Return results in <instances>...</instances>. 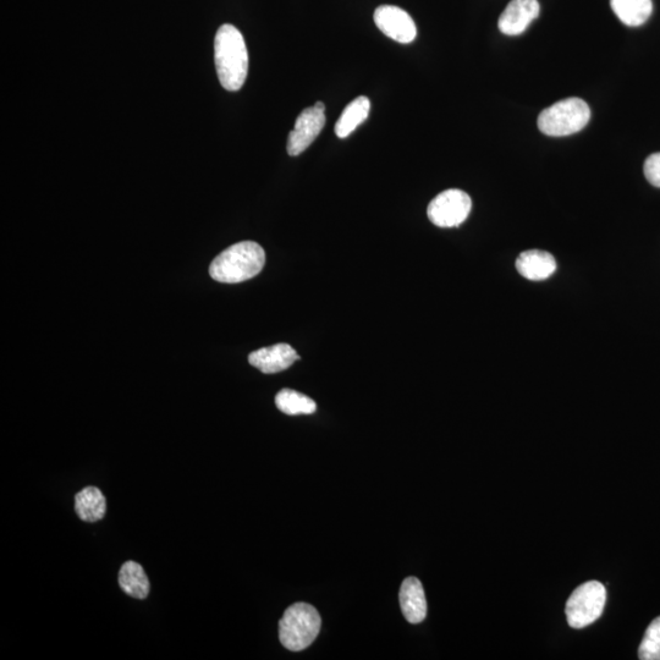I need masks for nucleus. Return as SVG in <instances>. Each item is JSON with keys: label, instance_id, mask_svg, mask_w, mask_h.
I'll list each match as a JSON object with an SVG mask.
<instances>
[{"label": "nucleus", "instance_id": "obj_2", "mask_svg": "<svg viewBox=\"0 0 660 660\" xmlns=\"http://www.w3.org/2000/svg\"><path fill=\"white\" fill-rule=\"evenodd\" d=\"M266 263L263 247L255 241H241L214 258L209 274L219 283L236 284L255 278Z\"/></svg>", "mask_w": 660, "mask_h": 660}, {"label": "nucleus", "instance_id": "obj_8", "mask_svg": "<svg viewBox=\"0 0 660 660\" xmlns=\"http://www.w3.org/2000/svg\"><path fill=\"white\" fill-rule=\"evenodd\" d=\"M374 22L385 36L399 43L415 41L417 29L415 21L405 10L394 5H382L374 11Z\"/></svg>", "mask_w": 660, "mask_h": 660}, {"label": "nucleus", "instance_id": "obj_12", "mask_svg": "<svg viewBox=\"0 0 660 660\" xmlns=\"http://www.w3.org/2000/svg\"><path fill=\"white\" fill-rule=\"evenodd\" d=\"M516 269L522 277L532 282H541L557 271V261L549 252L530 250L517 257Z\"/></svg>", "mask_w": 660, "mask_h": 660}, {"label": "nucleus", "instance_id": "obj_9", "mask_svg": "<svg viewBox=\"0 0 660 660\" xmlns=\"http://www.w3.org/2000/svg\"><path fill=\"white\" fill-rule=\"evenodd\" d=\"M539 15L537 0H511L500 15L499 30L506 36H519Z\"/></svg>", "mask_w": 660, "mask_h": 660}, {"label": "nucleus", "instance_id": "obj_19", "mask_svg": "<svg viewBox=\"0 0 660 660\" xmlns=\"http://www.w3.org/2000/svg\"><path fill=\"white\" fill-rule=\"evenodd\" d=\"M645 176L653 186L660 187V153H653L646 159Z\"/></svg>", "mask_w": 660, "mask_h": 660}, {"label": "nucleus", "instance_id": "obj_5", "mask_svg": "<svg viewBox=\"0 0 660 660\" xmlns=\"http://www.w3.org/2000/svg\"><path fill=\"white\" fill-rule=\"evenodd\" d=\"M607 603V588L599 581H588L576 588L566 602L565 614L572 629H583L601 618Z\"/></svg>", "mask_w": 660, "mask_h": 660}, {"label": "nucleus", "instance_id": "obj_15", "mask_svg": "<svg viewBox=\"0 0 660 660\" xmlns=\"http://www.w3.org/2000/svg\"><path fill=\"white\" fill-rule=\"evenodd\" d=\"M370 110V99L365 96L354 99L346 106L337 124H335V134L340 139L350 136L368 118Z\"/></svg>", "mask_w": 660, "mask_h": 660}, {"label": "nucleus", "instance_id": "obj_18", "mask_svg": "<svg viewBox=\"0 0 660 660\" xmlns=\"http://www.w3.org/2000/svg\"><path fill=\"white\" fill-rule=\"evenodd\" d=\"M638 658L660 660V616L648 626L640 648H638Z\"/></svg>", "mask_w": 660, "mask_h": 660}, {"label": "nucleus", "instance_id": "obj_13", "mask_svg": "<svg viewBox=\"0 0 660 660\" xmlns=\"http://www.w3.org/2000/svg\"><path fill=\"white\" fill-rule=\"evenodd\" d=\"M119 585L128 596L145 599L150 593L151 585L142 566L136 561H126L119 571Z\"/></svg>", "mask_w": 660, "mask_h": 660}, {"label": "nucleus", "instance_id": "obj_6", "mask_svg": "<svg viewBox=\"0 0 660 660\" xmlns=\"http://www.w3.org/2000/svg\"><path fill=\"white\" fill-rule=\"evenodd\" d=\"M471 197L458 189L445 190L429 203V220L439 228H455L464 223L471 212Z\"/></svg>", "mask_w": 660, "mask_h": 660}, {"label": "nucleus", "instance_id": "obj_11", "mask_svg": "<svg viewBox=\"0 0 660 660\" xmlns=\"http://www.w3.org/2000/svg\"><path fill=\"white\" fill-rule=\"evenodd\" d=\"M400 605L405 619L410 624H420L427 616L425 590L416 577H407L400 588Z\"/></svg>", "mask_w": 660, "mask_h": 660}, {"label": "nucleus", "instance_id": "obj_7", "mask_svg": "<svg viewBox=\"0 0 660 660\" xmlns=\"http://www.w3.org/2000/svg\"><path fill=\"white\" fill-rule=\"evenodd\" d=\"M326 125L324 110L315 106L302 110L288 140V153L290 156H299L312 145Z\"/></svg>", "mask_w": 660, "mask_h": 660}, {"label": "nucleus", "instance_id": "obj_14", "mask_svg": "<svg viewBox=\"0 0 660 660\" xmlns=\"http://www.w3.org/2000/svg\"><path fill=\"white\" fill-rule=\"evenodd\" d=\"M75 510L82 521L102 520L107 511L106 498L96 487H86L75 497Z\"/></svg>", "mask_w": 660, "mask_h": 660}, {"label": "nucleus", "instance_id": "obj_10", "mask_svg": "<svg viewBox=\"0 0 660 660\" xmlns=\"http://www.w3.org/2000/svg\"><path fill=\"white\" fill-rule=\"evenodd\" d=\"M300 356L289 344H277L253 351L249 362L263 373L273 374L288 370Z\"/></svg>", "mask_w": 660, "mask_h": 660}, {"label": "nucleus", "instance_id": "obj_16", "mask_svg": "<svg viewBox=\"0 0 660 660\" xmlns=\"http://www.w3.org/2000/svg\"><path fill=\"white\" fill-rule=\"evenodd\" d=\"M614 14L626 26L637 27L645 24L652 15V0H610Z\"/></svg>", "mask_w": 660, "mask_h": 660}, {"label": "nucleus", "instance_id": "obj_1", "mask_svg": "<svg viewBox=\"0 0 660 660\" xmlns=\"http://www.w3.org/2000/svg\"><path fill=\"white\" fill-rule=\"evenodd\" d=\"M214 62L219 82L225 90L236 92L244 86L249 73V52L244 36L235 26L225 24L219 27L214 38Z\"/></svg>", "mask_w": 660, "mask_h": 660}, {"label": "nucleus", "instance_id": "obj_3", "mask_svg": "<svg viewBox=\"0 0 660 660\" xmlns=\"http://www.w3.org/2000/svg\"><path fill=\"white\" fill-rule=\"evenodd\" d=\"M321 625V616L311 604L290 605L279 621V640L289 651H304L316 640Z\"/></svg>", "mask_w": 660, "mask_h": 660}, {"label": "nucleus", "instance_id": "obj_4", "mask_svg": "<svg viewBox=\"0 0 660 660\" xmlns=\"http://www.w3.org/2000/svg\"><path fill=\"white\" fill-rule=\"evenodd\" d=\"M590 119L588 104L572 97L544 109L538 118V128L547 136H569L585 128Z\"/></svg>", "mask_w": 660, "mask_h": 660}, {"label": "nucleus", "instance_id": "obj_20", "mask_svg": "<svg viewBox=\"0 0 660 660\" xmlns=\"http://www.w3.org/2000/svg\"><path fill=\"white\" fill-rule=\"evenodd\" d=\"M315 107L318 109L326 110V107H324V104L322 102H317L315 104Z\"/></svg>", "mask_w": 660, "mask_h": 660}, {"label": "nucleus", "instance_id": "obj_17", "mask_svg": "<svg viewBox=\"0 0 660 660\" xmlns=\"http://www.w3.org/2000/svg\"><path fill=\"white\" fill-rule=\"evenodd\" d=\"M275 405L285 415H311L317 410L315 401L291 389H283L275 396Z\"/></svg>", "mask_w": 660, "mask_h": 660}]
</instances>
